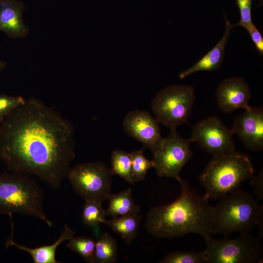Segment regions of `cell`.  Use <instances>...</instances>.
<instances>
[{"instance_id":"6da1fadb","label":"cell","mask_w":263,"mask_h":263,"mask_svg":"<svg viewBox=\"0 0 263 263\" xmlns=\"http://www.w3.org/2000/svg\"><path fill=\"white\" fill-rule=\"evenodd\" d=\"M75 149L72 123L35 97L0 124V160L8 169L34 175L55 189L67 178Z\"/></svg>"},{"instance_id":"7a4b0ae2","label":"cell","mask_w":263,"mask_h":263,"mask_svg":"<svg viewBox=\"0 0 263 263\" xmlns=\"http://www.w3.org/2000/svg\"><path fill=\"white\" fill-rule=\"evenodd\" d=\"M181 193L174 202L154 207L148 212L145 225L146 230L158 239L173 238L189 233L204 238L213 235L214 206L204 196L194 193L187 181L176 179Z\"/></svg>"},{"instance_id":"3957f363","label":"cell","mask_w":263,"mask_h":263,"mask_svg":"<svg viewBox=\"0 0 263 263\" xmlns=\"http://www.w3.org/2000/svg\"><path fill=\"white\" fill-rule=\"evenodd\" d=\"M263 207L254 195L239 188L221 198L214 206L212 233L225 236L250 232L257 225L263 236Z\"/></svg>"},{"instance_id":"277c9868","label":"cell","mask_w":263,"mask_h":263,"mask_svg":"<svg viewBox=\"0 0 263 263\" xmlns=\"http://www.w3.org/2000/svg\"><path fill=\"white\" fill-rule=\"evenodd\" d=\"M10 172L0 175V213L35 217L52 227L44 211V193L40 186L28 174Z\"/></svg>"},{"instance_id":"5b68a950","label":"cell","mask_w":263,"mask_h":263,"mask_svg":"<svg viewBox=\"0 0 263 263\" xmlns=\"http://www.w3.org/2000/svg\"><path fill=\"white\" fill-rule=\"evenodd\" d=\"M251 162L245 155L236 151L213 156L199 177L206 188L207 199H221L239 188L244 181L254 175Z\"/></svg>"},{"instance_id":"8992f818","label":"cell","mask_w":263,"mask_h":263,"mask_svg":"<svg viewBox=\"0 0 263 263\" xmlns=\"http://www.w3.org/2000/svg\"><path fill=\"white\" fill-rule=\"evenodd\" d=\"M195 98L191 85H170L160 91L151 102V110L159 122L170 130L187 122Z\"/></svg>"},{"instance_id":"52a82bcc","label":"cell","mask_w":263,"mask_h":263,"mask_svg":"<svg viewBox=\"0 0 263 263\" xmlns=\"http://www.w3.org/2000/svg\"><path fill=\"white\" fill-rule=\"evenodd\" d=\"M208 255L207 263H263L261 238L250 232H242L235 238L226 236L215 239L211 235L204 238Z\"/></svg>"},{"instance_id":"ba28073f","label":"cell","mask_w":263,"mask_h":263,"mask_svg":"<svg viewBox=\"0 0 263 263\" xmlns=\"http://www.w3.org/2000/svg\"><path fill=\"white\" fill-rule=\"evenodd\" d=\"M113 175L111 169L99 161L72 167L67 178L75 191L85 201L103 203L111 195Z\"/></svg>"},{"instance_id":"9c48e42d","label":"cell","mask_w":263,"mask_h":263,"mask_svg":"<svg viewBox=\"0 0 263 263\" xmlns=\"http://www.w3.org/2000/svg\"><path fill=\"white\" fill-rule=\"evenodd\" d=\"M191 142L181 137L176 130H171L163 138L157 149L152 153L153 168L160 177H180L184 166L193 155L190 148Z\"/></svg>"},{"instance_id":"30bf717a","label":"cell","mask_w":263,"mask_h":263,"mask_svg":"<svg viewBox=\"0 0 263 263\" xmlns=\"http://www.w3.org/2000/svg\"><path fill=\"white\" fill-rule=\"evenodd\" d=\"M230 130L217 116H212L196 123L192 128L191 143L195 142L213 156L235 152Z\"/></svg>"},{"instance_id":"8fae6325","label":"cell","mask_w":263,"mask_h":263,"mask_svg":"<svg viewBox=\"0 0 263 263\" xmlns=\"http://www.w3.org/2000/svg\"><path fill=\"white\" fill-rule=\"evenodd\" d=\"M159 122L147 111L135 110L130 112L124 118L123 129L125 132L141 142L145 148L152 153L162 141Z\"/></svg>"},{"instance_id":"7c38bea8","label":"cell","mask_w":263,"mask_h":263,"mask_svg":"<svg viewBox=\"0 0 263 263\" xmlns=\"http://www.w3.org/2000/svg\"><path fill=\"white\" fill-rule=\"evenodd\" d=\"M232 134H236L245 148L252 151L263 149V109L252 108L245 110L237 116L230 129Z\"/></svg>"},{"instance_id":"4fadbf2b","label":"cell","mask_w":263,"mask_h":263,"mask_svg":"<svg viewBox=\"0 0 263 263\" xmlns=\"http://www.w3.org/2000/svg\"><path fill=\"white\" fill-rule=\"evenodd\" d=\"M216 96L218 107L225 113L250 107V88L242 77H229L221 82L217 89Z\"/></svg>"},{"instance_id":"5bb4252c","label":"cell","mask_w":263,"mask_h":263,"mask_svg":"<svg viewBox=\"0 0 263 263\" xmlns=\"http://www.w3.org/2000/svg\"><path fill=\"white\" fill-rule=\"evenodd\" d=\"M25 7L19 0H7L0 5V31L9 38H23L30 29L23 19Z\"/></svg>"},{"instance_id":"9a60e30c","label":"cell","mask_w":263,"mask_h":263,"mask_svg":"<svg viewBox=\"0 0 263 263\" xmlns=\"http://www.w3.org/2000/svg\"><path fill=\"white\" fill-rule=\"evenodd\" d=\"M12 223V222H11ZM12 233L7 240L6 247L14 246L17 248L28 252L32 257L35 263H58L56 259V251L58 246L65 241L73 238L75 232L68 225L65 224L58 238L52 244L36 248H30L16 243L13 240L14 226L11 224Z\"/></svg>"},{"instance_id":"2e32d148","label":"cell","mask_w":263,"mask_h":263,"mask_svg":"<svg viewBox=\"0 0 263 263\" xmlns=\"http://www.w3.org/2000/svg\"><path fill=\"white\" fill-rule=\"evenodd\" d=\"M225 30L222 39L204 57L188 69L182 72L179 76L184 78L199 71H214L218 69L222 64L225 55V47L230 37V30L234 26L225 18Z\"/></svg>"},{"instance_id":"e0dca14e","label":"cell","mask_w":263,"mask_h":263,"mask_svg":"<svg viewBox=\"0 0 263 263\" xmlns=\"http://www.w3.org/2000/svg\"><path fill=\"white\" fill-rule=\"evenodd\" d=\"M107 200L109 204L106 215L116 217L140 212V206L134 202L131 188L117 194H111Z\"/></svg>"},{"instance_id":"ac0fdd59","label":"cell","mask_w":263,"mask_h":263,"mask_svg":"<svg viewBox=\"0 0 263 263\" xmlns=\"http://www.w3.org/2000/svg\"><path fill=\"white\" fill-rule=\"evenodd\" d=\"M141 217L139 214L113 217L110 220H106L105 224L130 245L136 236Z\"/></svg>"},{"instance_id":"d6986e66","label":"cell","mask_w":263,"mask_h":263,"mask_svg":"<svg viewBox=\"0 0 263 263\" xmlns=\"http://www.w3.org/2000/svg\"><path fill=\"white\" fill-rule=\"evenodd\" d=\"M117 259L116 241L106 232L95 242L93 263H113Z\"/></svg>"},{"instance_id":"ffe728a7","label":"cell","mask_w":263,"mask_h":263,"mask_svg":"<svg viewBox=\"0 0 263 263\" xmlns=\"http://www.w3.org/2000/svg\"><path fill=\"white\" fill-rule=\"evenodd\" d=\"M112 170L126 181L134 184L132 168V157L130 153L122 150H114L111 156Z\"/></svg>"},{"instance_id":"44dd1931","label":"cell","mask_w":263,"mask_h":263,"mask_svg":"<svg viewBox=\"0 0 263 263\" xmlns=\"http://www.w3.org/2000/svg\"><path fill=\"white\" fill-rule=\"evenodd\" d=\"M102 203L95 201H85L82 213V219L84 224L95 227L100 223L105 224L107 220Z\"/></svg>"},{"instance_id":"7402d4cb","label":"cell","mask_w":263,"mask_h":263,"mask_svg":"<svg viewBox=\"0 0 263 263\" xmlns=\"http://www.w3.org/2000/svg\"><path fill=\"white\" fill-rule=\"evenodd\" d=\"M208 255L204 250L200 252L175 251L161 260L160 263H207Z\"/></svg>"},{"instance_id":"603a6c76","label":"cell","mask_w":263,"mask_h":263,"mask_svg":"<svg viewBox=\"0 0 263 263\" xmlns=\"http://www.w3.org/2000/svg\"><path fill=\"white\" fill-rule=\"evenodd\" d=\"M95 244V242L92 238L74 236L68 240L67 246L81 256L86 262L93 263Z\"/></svg>"},{"instance_id":"cb8c5ba5","label":"cell","mask_w":263,"mask_h":263,"mask_svg":"<svg viewBox=\"0 0 263 263\" xmlns=\"http://www.w3.org/2000/svg\"><path fill=\"white\" fill-rule=\"evenodd\" d=\"M143 151L144 149H142L130 152L132 174L134 183L143 180L148 170L153 167L152 160L146 158Z\"/></svg>"},{"instance_id":"d4e9b609","label":"cell","mask_w":263,"mask_h":263,"mask_svg":"<svg viewBox=\"0 0 263 263\" xmlns=\"http://www.w3.org/2000/svg\"><path fill=\"white\" fill-rule=\"evenodd\" d=\"M25 102L26 99L21 96L0 94V124L12 112Z\"/></svg>"},{"instance_id":"484cf974","label":"cell","mask_w":263,"mask_h":263,"mask_svg":"<svg viewBox=\"0 0 263 263\" xmlns=\"http://www.w3.org/2000/svg\"><path fill=\"white\" fill-rule=\"evenodd\" d=\"M251 0H236L240 14V20L235 25H240L246 29L253 23L251 19Z\"/></svg>"},{"instance_id":"4316f807","label":"cell","mask_w":263,"mask_h":263,"mask_svg":"<svg viewBox=\"0 0 263 263\" xmlns=\"http://www.w3.org/2000/svg\"><path fill=\"white\" fill-rule=\"evenodd\" d=\"M249 33L251 38L258 51L262 55L263 54V38L261 33L253 23L246 29Z\"/></svg>"},{"instance_id":"83f0119b","label":"cell","mask_w":263,"mask_h":263,"mask_svg":"<svg viewBox=\"0 0 263 263\" xmlns=\"http://www.w3.org/2000/svg\"><path fill=\"white\" fill-rule=\"evenodd\" d=\"M250 183L254 188V194L257 196L256 199L261 200L263 198V172L261 170L258 175L254 176L250 179Z\"/></svg>"},{"instance_id":"f1b7e54d","label":"cell","mask_w":263,"mask_h":263,"mask_svg":"<svg viewBox=\"0 0 263 263\" xmlns=\"http://www.w3.org/2000/svg\"><path fill=\"white\" fill-rule=\"evenodd\" d=\"M7 65L6 61L0 60V73L6 68Z\"/></svg>"},{"instance_id":"f546056e","label":"cell","mask_w":263,"mask_h":263,"mask_svg":"<svg viewBox=\"0 0 263 263\" xmlns=\"http://www.w3.org/2000/svg\"><path fill=\"white\" fill-rule=\"evenodd\" d=\"M7 0H0V5L2 3H4V2H5Z\"/></svg>"},{"instance_id":"4dcf8cb0","label":"cell","mask_w":263,"mask_h":263,"mask_svg":"<svg viewBox=\"0 0 263 263\" xmlns=\"http://www.w3.org/2000/svg\"></svg>"}]
</instances>
